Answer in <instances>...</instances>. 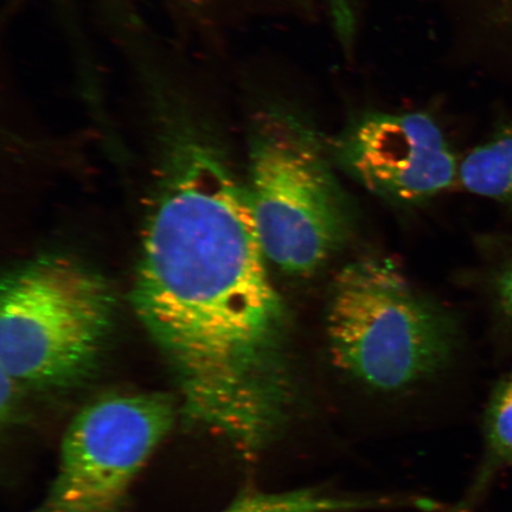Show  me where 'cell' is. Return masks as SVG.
Listing matches in <instances>:
<instances>
[{"label":"cell","mask_w":512,"mask_h":512,"mask_svg":"<svg viewBox=\"0 0 512 512\" xmlns=\"http://www.w3.org/2000/svg\"><path fill=\"white\" fill-rule=\"evenodd\" d=\"M334 162L373 194L418 203L458 181L459 163L430 114L367 111L330 143Z\"/></svg>","instance_id":"6"},{"label":"cell","mask_w":512,"mask_h":512,"mask_svg":"<svg viewBox=\"0 0 512 512\" xmlns=\"http://www.w3.org/2000/svg\"><path fill=\"white\" fill-rule=\"evenodd\" d=\"M207 0H174V3L185 11L200 10Z\"/></svg>","instance_id":"12"},{"label":"cell","mask_w":512,"mask_h":512,"mask_svg":"<svg viewBox=\"0 0 512 512\" xmlns=\"http://www.w3.org/2000/svg\"><path fill=\"white\" fill-rule=\"evenodd\" d=\"M332 163L302 108L274 100L254 113L247 194L266 258L287 274L317 272L349 238L351 208Z\"/></svg>","instance_id":"2"},{"label":"cell","mask_w":512,"mask_h":512,"mask_svg":"<svg viewBox=\"0 0 512 512\" xmlns=\"http://www.w3.org/2000/svg\"><path fill=\"white\" fill-rule=\"evenodd\" d=\"M496 294L505 315L512 319V258L497 275Z\"/></svg>","instance_id":"11"},{"label":"cell","mask_w":512,"mask_h":512,"mask_svg":"<svg viewBox=\"0 0 512 512\" xmlns=\"http://www.w3.org/2000/svg\"><path fill=\"white\" fill-rule=\"evenodd\" d=\"M458 181L472 194L512 204V120L459 163Z\"/></svg>","instance_id":"7"},{"label":"cell","mask_w":512,"mask_h":512,"mask_svg":"<svg viewBox=\"0 0 512 512\" xmlns=\"http://www.w3.org/2000/svg\"><path fill=\"white\" fill-rule=\"evenodd\" d=\"M483 439L482 464L466 499L465 507L469 510L483 497L499 471L512 470V373L499 380L492 390L483 418Z\"/></svg>","instance_id":"8"},{"label":"cell","mask_w":512,"mask_h":512,"mask_svg":"<svg viewBox=\"0 0 512 512\" xmlns=\"http://www.w3.org/2000/svg\"><path fill=\"white\" fill-rule=\"evenodd\" d=\"M114 298L100 275L66 256L16 268L0 291V364L19 386L42 393L79 387L98 366Z\"/></svg>","instance_id":"4"},{"label":"cell","mask_w":512,"mask_h":512,"mask_svg":"<svg viewBox=\"0 0 512 512\" xmlns=\"http://www.w3.org/2000/svg\"><path fill=\"white\" fill-rule=\"evenodd\" d=\"M392 505L394 501L390 498L338 495L305 488L243 492L220 512H362Z\"/></svg>","instance_id":"9"},{"label":"cell","mask_w":512,"mask_h":512,"mask_svg":"<svg viewBox=\"0 0 512 512\" xmlns=\"http://www.w3.org/2000/svg\"><path fill=\"white\" fill-rule=\"evenodd\" d=\"M178 416V401L163 393L89 402L64 432L55 476L30 512H123L139 473Z\"/></svg>","instance_id":"5"},{"label":"cell","mask_w":512,"mask_h":512,"mask_svg":"<svg viewBox=\"0 0 512 512\" xmlns=\"http://www.w3.org/2000/svg\"><path fill=\"white\" fill-rule=\"evenodd\" d=\"M350 0H325L326 6L330 9H342Z\"/></svg>","instance_id":"13"},{"label":"cell","mask_w":512,"mask_h":512,"mask_svg":"<svg viewBox=\"0 0 512 512\" xmlns=\"http://www.w3.org/2000/svg\"><path fill=\"white\" fill-rule=\"evenodd\" d=\"M326 348L339 374L369 394L398 396L451 362L456 330L389 260L350 262L332 283Z\"/></svg>","instance_id":"3"},{"label":"cell","mask_w":512,"mask_h":512,"mask_svg":"<svg viewBox=\"0 0 512 512\" xmlns=\"http://www.w3.org/2000/svg\"><path fill=\"white\" fill-rule=\"evenodd\" d=\"M126 2H127V0H115V4H117V5H123Z\"/></svg>","instance_id":"14"},{"label":"cell","mask_w":512,"mask_h":512,"mask_svg":"<svg viewBox=\"0 0 512 512\" xmlns=\"http://www.w3.org/2000/svg\"><path fill=\"white\" fill-rule=\"evenodd\" d=\"M482 22L491 34L502 61V69L512 82V0H480Z\"/></svg>","instance_id":"10"},{"label":"cell","mask_w":512,"mask_h":512,"mask_svg":"<svg viewBox=\"0 0 512 512\" xmlns=\"http://www.w3.org/2000/svg\"><path fill=\"white\" fill-rule=\"evenodd\" d=\"M145 105L162 152L133 306L178 390L179 416L254 458L300 413L287 307L267 270L247 189L178 85Z\"/></svg>","instance_id":"1"}]
</instances>
